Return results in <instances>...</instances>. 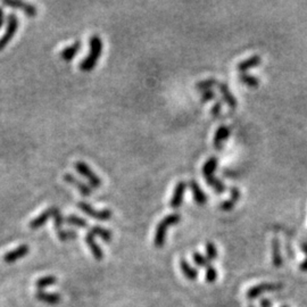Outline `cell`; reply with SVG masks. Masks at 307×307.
I'll return each instance as SVG.
<instances>
[{
	"label": "cell",
	"mask_w": 307,
	"mask_h": 307,
	"mask_svg": "<svg viewBox=\"0 0 307 307\" xmlns=\"http://www.w3.org/2000/svg\"><path fill=\"white\" fill-rule=\"evenodd\" d=\"M89 232L90 233H92L93 235H97V237L103 239L105 242H111L112 238H113V233H112V231L105 229V228L99 227V226L91 227L90 228Z\"/></svg>",
	"instance_id": "22"
},
{
	"label": "cell",
	"mask_w": 307,
	"mask_h": 307,
	"mask_svg": "<svg viewBox=\"0 0 307 307\" xmlns=\"http://www.w3.org/2000/svg\"><path fill=\"white\" fill-rule=\"evenodd\" d=\"M205 250H206V257L208 258L209 262L215 261L216 258L219 256L218 249H216V246L213 242H207L205 246Z\"/></svg>",
	"instance_id": "30"
},
{
	"label": "cell",
	"mask_w": 307,
	"mask_h": 307,
	"mask_svg": "<svg viewBox=\"0 0 307 307\" xmlns=\"http://www.w3.org/2000/svg\"><path fill=\"white\" fill-rule=\"evenodd\" d=\"M301 247H302V249H303V252H304L306 255H307V242H303L302 245H301Z\"/></svg>",
	"instance_id": "39"
},
{
	"label": "cell",
	"mask_w": 307,
	"mask_h": 307,
	"mask_svg": "<svg viewBox=\"0 0 307 307\" xmlns=\"http://www.w3.org/2000/svg\"><path fill=\"white\" fill-rule=\"evenodd\" d=\"M231 133L230 126L228 125H220L216 132L214 134V139H213V145L216 151H221L223 148L224 142L229 139Z\"/></svg>",
	"instance_id": "10"
},
{
	"label": "cell",
	"mask_w": 307,
	"mask_h": 307,
	"mask_svg": "<svg viewBox=\"0 0 307 307\" xmlns=\"http://www.w3.org/2000/svg\"><path fill=\"white\" fill-rule=\"evenodd\" d=\"M29 253H30V247L28 245H21V246H18L17 248L10 250V252H7L5 255H3L2 260L5 263L10 264L18 260H21V258L25 257Z\"/></svg>",
	"instance_id": "8"
},
{
	"label": "cell",
	"mask_w": 307,
	"mask_h": 307,
	"mask_svg": "<svg viewBox=\"0 0 307 307\" xmlns=\"http://www.w3.org/2000/svg\"><path fill=\"white\" fill-rule=\"evenodd\" d=\"M189 187L192 189L193 200L196 201V204L198 205H205L207 203V196L204 192V190L201 189V187L198 185V182L196 180H190L189 181Z\"/></svg>",
	"instance_id": "13"
},
{
	"label": "cell",
	"mask_w": 307,
	"mask_h": 307,
	"mask_svg": "<svg viewBox=\"0 0 307 307\" xmlns=\"http://www.w3.org/2000/svg\"><path fill=\"white\" fill-rule=\"evenodd\" d=\"M282 307H288V306H282Z\"/></svg>",
	"instance_id": "41"
},
{
	"label": "cell",
	"mask_w": 307,
	"mask_h": 307,
	"mask_svg": "<svg viewBox=\"0 0 307 307\" xmlns=\"http://www.w3.org/2000/svg\"><path fill=\"white\" fill-rule=\"evenodd\" d=\"M81 46H82V43H81L80 40L76 41V42L70 44L69 47L64 48V49L59 52V57H61L63 61H65V62H71L74 57H76L77 52L80 51Z\"/></svg>",
	"instance_id": "16"
},
{
	"label": "cell",
	"mask_w": 307,
	"mask_h": 307,
	"mask_svg": "<svg viewBox=\"0 0 307 307\" xmlns=\"http://www.w3.org/2000/svg\"><path fill=\"white\" fill-rule=\"evenodd\" d=\"M77 207L87 215L91 216V218L98 221H108L112 219V216H113V213H112L110 208H104L102 211H97L96 208H93L91 205L85 203V201H78Z\"/></svg>",
	"instance_id": "5"
},
{
	"label": "cell",
	"mask_w": 307,
	"mask_h": 307,
	"mask_svg": "<svg viewBox=\"0 0 307 307\" xmlns=\"http://www.w3.org/2000/svg\"><path fill=\"white\" fill-rule=\"evenodd\" d=\"M18 25H20V22H18V18L16 15L14 13H10L8 16H7V28L6 31L3 33V36L0 38V51L3 50L6 48L7 44H8L10 41H12L13 37L16 33Z\"/></svg>",
	"instance_id": "3"
},
{
	"label": "cell",
	"mask_w": 307,
	"mask_h": 307,
	"mask_svg": "<svg viewBox=\"0 0 307 307\" xmlns=\"http://www.w3.org/2000/svg\"><path fill=\"white\" fill-rule=\"evenodd\" d=\"M218 165H219L218 158H216V157H214V156L209 157V158L206 160L205 164L203 165V168H201L204 178L208 177V175L214 174V172L216 170V167H218Z\"/></svg>",
	"instance_id": "24"
},
{
	"label": "cell",
	"mask_w": 307,
	"mask_h": 307,
	"mask_svg": "<svg viewBox=\"0 0 307 307\" xmlns=\"http://www.w3.org/2000/svg\"><path fill=\"white\" fill-rule=\"evenodd\" d=\"M65 222L71 224V226H76V227H78V228H88V222L85 221L84 219L80 218V216L77 215H69L65 218Z\"/></svg>",
	"instance_id": "28"
},
{
	"label": "cell",
	"mask_w": 307,
	"mask_h": 307,
	"mask_svg": "<svg viewBox=\"0 0 307 307\" xmlns=\"http://www.w3.org/2000/svg\"><path fill=\"white\" fill-rule=\"evenodd\" d=\"M58 239L61 241H67V240H73V239L77 238V232L73 230H59L57 231Z\"/></svg>",
	"instance_id": "29"
},
{
	"label": "cell",
	"mask_w": 307,
	"mask_h": 307,
	"mask_svg": "<svg viewBox=\"0 0 307 307\" xmlns=\"http://www.w3.org/2000/svg\"><path fill=\"white\" fill-rule=\"evenodd\" d=\"M103 40L98 35H93L90 37L89 39V52L83 61L80 63V67L81 71L83 72H89V71L93 70L98 63L100 56H102L103 52Z\"/></svg>",
	"instance_id": "1"
},
{
	"label": "cell",
	"mask_w": 307,
	"mask_h": 307,
	"mask_svg": "<svg viewBox=\"0 0 307 307\" xmlns=\"http://www.w3.org/2000/svg\"><path fill=\"white\" fill-rule=\"evenodd\" d=\"M299 269L303 272H307V258L299 264Z\"/></svg>",
	"instance_id": "37"
},
{
	"label": "cell",
	"mask_w": 307,
	"mask_h": 307,
	"mask_svg": "<svg viewBox=\"0 0 307 307\" xmlns=\"http://www.w3.org/2000/svg\"><path fill=\"white\" fill-rule=\"evenodd\" d=\"M64 180H65V182L69 183V185L76 187V188L78 190V192H80L82 196H85V197L91 196V193H92L91 188H90L89 186L85 185L84 182L80 181V180H78L77 178L74 177L73 174H70V173L65 174Z\"/></svg>",
	"instance_id": "11"
},
{
	"label": "cell",
	"mask_w": 307,
	"mask_h": 307,
	"mask_svg": "<svg viewBox=\"0 0 307 307\" xmlns=\"http://www.w3.org/2000/svg\"><path fill=\"white\" fill-rule=\"evenodd\" d=\"M281 288H283V284L281 283H260L256 284L250 288V289L247 291V298L248 299H255L257 297H260L265 293H271V291H276L280 290Z\"/></svg>",
	"instance_id": "6"
},
{
	"label": "cell",
	"mask_w": 307,
	"mask_h": 307,
	"mask_svg": "<svg viewBox=\"0 0 307 307\" xmlns=\"http://www.w3.org/2000/svg\"><path fill=\"white\" fill-rule=\"evenodd\" d=\"M192 258H193L194 263H196L199 268L207 269V268L211 267V262H209L208 258L204 255H201L200 253H197V252L193 253Z\"/></svg>",
	"instance_id": "31"
},
{
	"label": "cell",
	"mask_w": 307,
	"mask_h": 307,
	"mask_svg": "<svg viewBox=\"0 0 307 307\" xmlns=\"http://www.w3.org/2000/svg\"><path fill=\"white\" fill-rule=\"evenodd\" d=\"M180 269H181L183 275H185L187 279L189 280L197 279L198 271L194 268H192V265L189 264V262L185 260V258H181V260H180Z\"/></svg>",
	"instance_id": "21"
},
{
	"label": "cell",
	"mask_w": 307,
	"mask_h": 307,
	"mask_svg": "<svg viewBox=\"0 0 307 307\" xmlns=\"http://www.w3.org/2000/svg\"><path fill=\"white\" fill-rule=\"evenodd\" d=\"M205 278H206V281H207L208 283L215 282L216 279H218V271H216V269L213 268L212 265L209 268L206 269Z\"/></svg>",
	"instance_id": "33"
},
{
	"label": "cell",
	"mask_w": 307,
	"mask_h": 307,
	"mask_svg": "<svg viewBox=\"0 0 307 307\" xmlns=\"http://www.w3.org/2000/svg\"><path fill=\"white\" fill-rule=\"evenodd\" d=\"M205 180H206V183H207L208 186H211L212 188L215 190L216 193H223L224 192H226L227 188H226V186H224V183L221 181L220 179L216 178L214 174L205 177Z\"/></svg>",
	"instance_id": "23"
},
{
	"label": "cell",
	"mask_w": 307,
	"mask_h": 307,
	"mask_svg": "<svg viewBox=\"0 0 307 307\" xmlns=\"http://www.w3.org/2000/svg\"><path fill=\"white\" fill-rule=\"evenodd\" d=\"M261 307H272V304H271V302L269 301V299L264 298L261 301Z\"/></svg>",
	"instance_id": "36"
},
{
	"label": "cell",
	"mask_w": 307,
	"mask_h": 307,
	"mask_svg": "<svg viewBox=\"0 0 307 307\" xmlns=\"http://www.w3.org/2000/svg\"><path fill=\"white\" fill-rule=\"evenodd\" d=\"M52 214H54V207L47 208L46 211H43L39 216H37L36 219H33L31 222H30V228H31L32 230L39 229V228H41L43 224H46L48 222V220L51 218Z\"/></svg>",
	"instance_id": "17"
},
{
	"label": "cell",
	"mask_w": 307,
	"mask_h": 307,
	"mask_svg": "<svg viewBox=\"0 0 307 307\" xmlns=\"http://www.w3.org/2000/svg\"><path fill=\"white\" fill-rule=\"evenodd\" d=\"M3 22H5V15H3V9H2V7H0V29L2 28Z\"/></svg>",
	"instance_id": "38"
},
{
	"label": "cell",
	"mask_w": 307,
	"mask_h": 307,
	"mask_svg": "<svg viewBox=\"0 0 307 307\" xmlns=\"http://www.w3.org/2000/svg\"><path fill=\"white\" fill-rule=\"evenodd\" d=\"M261 62H262V58L260 57V56L253 55V56H250L249 58H246V59H243V61H241L240 63H238L237 69L239 72L246 73V71H248L250 69H253V67H256L260 65Z\"/></svg>",
	"instance_id": "19"
},
{
	"label": "cell",
	"mask_w": 307,
	"mask_h": 307,
	"mask_svg": "<svg viewBox=\"0 0 307 307\" xmlns=\"http://www.w3.org/2000/svg\"><path fill=\"white\" fill-rule=\"evenodd\" d=\"M57 282V278L54 275H47V276H42V278H40L37 280L36 282V287L38 288V289L42 290V289H46L47 287H50V286H54V284Z\"/></svg>",
	"instance_id": "26"
},
{
	"label": "cell",
	"mask_w": 307,
	"mask_h": 307,
	"mask_svg": "<svg viewBox=\"0 0 307 307\" xmlns=\"http://www.w3.org/2000/svg\"><path fill=\"white\" fill-rule=\"evenodd\" d=\"M74 166H76L77 171L82 175V177H84L88 180L89 183L91 185V187H93V188H100V187H102L103 180L91 170V167H90L87 163L82 162V160H77V162H76V164H74Z\"/></svg>",
	"instance_id": "4"
},
{
	"label": "cell",
	"mask_w": 307,
	"mask_h": 307,
	"mask_svg": "<svg viewBox=\"0 0 307 307\" xmlns=\"http://www.w3.org/2000/svg\"><path fill=\"white\" fill-rule=\"evenodd\" d=\"M2 3L5 6L12 7V8L20 9L28 16H36L38 14V10H37V7L33 6L32 3L20 1V0H2Z\"/></svg>",
	"instance_id": "7"
},
{
	"label": "cell",
	"mask_w": 307,
	"mask_h": 307,
	"mask_svg": "<svg viewBox=\"0 0 307 307\" xmlns=\"http://www.w3.org/2000/svg\"><path fill=\"white\" fill-rule=\"evenodd\" d=\"M36 298L40 301L41 303H46L49 305H56L61 302V295L58 294H49L46 291L40 290L36 294Z\"/></svg>",
	"instance_id": "20"
},
{
	"label": "cell",
	"mask_w": 307,
	"mask_h": 307,
	"mask_svg": "<svg viewBox=\"0 0 307 307\" xmlns=\"http://www.w3.org/2000/svg\"><path fill=\"white\" fill-rule=\"evenodd\" d=\"M219 81L216 78L209 77V78H205V80L198 81L196 83V89L197 90H201V91H206V90H211L214 85H218Z\"/></svg>",
	"instance_id": "27"
},
{
	"label": "cell",
	"mask_w": 307,
	"mask_h": 307,
	"mask_svg": "<svg viewBox=\"0 0 307 307\" xmlns=\"http://www.w3.org/2000/svg\"><path fill=\"white\" fill-rule=\"evenodd\" d=\"M216 97V93L213 91V90H206V91H203L201 93V103H208L213 100Z\"/></svg>",
	"instance_id": "34"
},
{
	"label": "cell",
	"mask_w": 307,
	"mask_h": 307,
	"mask_svg": "<svg viewBox=\"0 0 307 307\" xmlns=\"http://www.w3.org/2000/svg\"><path fill=\"white\" fill-rule=\"evenodd\" d=\"M221 110H222V102L221 100H218L214 105H213L212 110H211V114L213 116H216L221 113Z\"/></svg>",
	"instance_id": "35"
},
{
	"label": "cell",
	"mask_w": 307,
	"mask_h": 307,
	"mask_svg": "<svg viewBox=\"0 0 307 307\" xmlns=\"http://www.w3.org/2000/svg\"><path fill=\"white\" fill-rule=\"evenodd\" d=\"M181 215L179 213H172V214L167 215L160 222L157 224L155 237H154V245L157 248H162L166 242V233L168 228L172 226H175L181 222Z\"/></svg>",
	"instance_id": "2"
},
{
	"label": "cell",
	"mask_w": 307,
	"mask_h": 307,
	"mask_svg": "<svg viewBox=\"0 0 307 307\" xmlns=\"http://www.w3.org/2000/svg\"><path fill=\"white\" fill-rule=\"evenodd\" d=\"M239 80H240L241 83L246 84L247 87L249 88H257L260 85V78L255 76H252V74L248 73H240L239 74Z\"/></svg>",
	"instance_id": "25"
},
{
	"label": "cell",
	"mask_w": 307,
	"mask_h": 307,
	"mask_svg": "<svg viewBox=\"0 0 307 307\" xmlns=\"http://www.w3.org/2000/svg\"><path fill=\"white\" fill-rule=\"evenodd\" d=\"M85 242H87L90 252H91L93 257H95V260L102 261L104 258V252H103V249L100 248V246L98 245V243H97L95 235L88 232L87 235H85Z\"/></svg>",
	"instance_id": "14"
},
{
	"label": "cell",
	"mask_w": 307,
	"mask_h": 307,
	"mask_svg": "<svg viewBox=\"0 0 307 307\" xmlns=\"http://www.w3.org/2000/svg\"><path fill=\"white\" fill-rule=\"evenodd\" d=\"M52 216H54L55 229L57 230V231L62 230V227H63V224H64V222H65V219L63 218L61 211H59L57 207H54V214H52Z\"/></svg>",
	"instance_id": "32"
},
{
	"label": "cell",
	"mask_w": 307,
	"mask_h": 307,
	"mask_svg": "<svg viewBox=\"0 0 307 307\" xmlns=\"http://www.w3.org/2000/svg\"><path fill=\"white\" fill-rule=\"evenodd\" d=\"M186 190H187V182L186 181L178 182V185L175 186L174 192L172 194L170 200V206L172 208H179L180 206L182 205Z\"/></svg>",
	"instance_id": "9"
},
{
	"label": "cell",
	"mask_w": 307,
	"mask_h": 307,
	"mask_svg": "<svg viewBox=\"0 0 307 307\" xmlns=\"http://www.w3.org/2000/svg\"><path fill=\"white\" fill-rule=\"evenodd\" d=\"M230 192H231V196L229 199L220 204V208L224 212H230L231 209H233V207L237 205L239 199H240L241 193H240V190H239V188H237V187H231Z\"/></svg>",
	"instance_id": "12"
},
{
	"label": "cell",
	"mask_w": 307,
	"mask_h": 307,
	"mask_svg": "<svg viewBox=\"0 0 307 307\" xmlns=\"http://www.w3.org/2000/svg\"><path fill=\"white\" fill-rule=\"evenodd\" d=\"M249 307H254V306H253V305H249Z\"/></svg>",
	"instance_id": "40"
},
{
	"label": "cell",
	"mask_w": 307,
	"mask_h": 307,
	"mask_svg": "<svg viewBox=\"0 0 307 307\" xmlns=\"http://www.w3.org/2000/svg\"><path fill=\"white\" fill-rule=\"evenodd\" d=\"M218 88L220 90L221 95H222L223 97V100L228 104V106L231 108H235L238 106V100L233 95H232L229 85H228L227 83H224V82H219Z\"/></svg>",
	"instance_id": "15"
},
{
	"label": "cell",
	"mask_w": 307,
	"mask_h": 307,
	"mask_svg": "<svg viewBox=\"0 0 307 307\" xmlns=\"http://www.w3.org/2000/svg\"><path fill=\"white\" fill-rule=\"evenodd\" d=\"M272 263L275 268H281L283 264V258L281 255V247L278 238L272 239Z\"/></svg>",
	"instance_id": "18"
}]
</instances>
